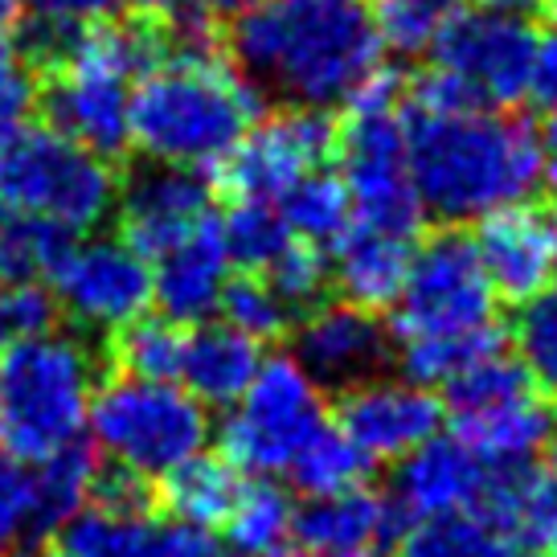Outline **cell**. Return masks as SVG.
<instances>
[{
  "label": "cell",
  "instance_id": "obj_27",
  "mask_svg": "<svg viewBox=\"0 0 557 557\" xmlns=\"http://www.w3.org/2000/svg\"><path fill=\"white\" fill-rule=\"evenodd\" d=\"M238 487H243V471L234 468L226 455L197 451L160 475V500L173 521L213 533V529H222L226 512L234 508Z\"/></svg>",
  "mask_w": 557,
  "mask_h": 557
},
{
  "label": "cell",
  "instance_id": "obj_11",
  "mask_svg": "<svg viewBox=\"0 0 557 557\" xmlns=\"http://www.w3.org/2000/svg\"><path fill=\"white\" fill-rule=\"evenodd\" d=\"M53 304L78 332L111 336L152 308V262L123 238L78 234L46 267Z\"/></svg>",
  "mask_w": 557,
  "mask_h": 557
},
{
  "label": "cell",
  "instance_id": "obj_17",
  "mask_svg": "<svg viewBox=\"0 0 557 557\" xmlns=\"http://www.w3.org/2000/svg\"><path fill=\"white\" fill-rule=\"evenodd\" d=\"M487 475L492 468L463 438L438 431L394 463V480H389L385 496L398 508L401 524L431 521V517H447V512L480 505Z\"/></svg>",
  "mask_w": 557,
  "mask_h": 557
},
{
  "label": "cell",
  "instance_id": "obj_22",
  "mask_svg": "<svg viewBox=\"0 0 557 557\" xmlns=\"http://www.w3.org/2000/svg\"><path fill=\"white\" fill-rule=\"evenodd\" d=\"M410 255H414V238L348 222L345 234L332 243V283L348 304L385 312V308H394L401 283H406Z\"/></svg>",
  "mask_w": 557,
  "mask_h": 557
},
{
  "label": "cell",
  "instance_id": "obj_50",
  "mask_svg": "<svg viewBox=\"0 0 557 557\" xmlns=\"http://www.w3.org/2000/svg\"><path fill=\"white\" fill-rule=\"evenodd\" d=\"M0 17H4V21L13 17V0H0Z\"/></svg>",
  "mask_w": 557,
  "mask_h": 557
},
{
  "label": "cell",
  "instance_id": "obj_26",
  "mask_svg": "<svg viewBox=\"0 0 557 557\" xmlns=\"http://www.w3.org/2000/svg\"><path fill=\"white\" fill-rule=\"evenodd\" d=\"M398 557H533V545L484 508H463L414 521L401 533Z\"/></svg>",
  "mask_w": 557,
  "mask_h": 557
},
{
  "label": "cell",
  "instance_id": "obj_12",
  "mask_svg": "<svg viewBox=\"0 0 557 557\" xmlns=\"http://www.w3.org/2000/svg\"><path fill=\"white\" fill-rule=\"evenodd\" d=\"M537 34L524 13L500 4H459L443 21L431 50L435 66L455 74L480 107L508 111L529 95Z\"/></svg>",
  "mask_w": 557,
  "mask_h": 557
},
{
  "label": "cell",
  "instance_id": "obj_23",
  "mask_svg": "<svg viewBox=\"0 0 557 557\" xmlns=\"http://www.w3.org/2000/svg\"><path fill=\"white\" fill-rule=\"evenodd\" d=\"M259 361L262 345L255 336L238 332L226 320H201V324H189V332H185V352H181L176 382L185 385L201 406L230 410L243 398Z\"/></svg>",
  "mask_w": 557,
  "mask_h": 557
},
{
  "label": "cell",
  "instance_id": "obj_53",
  "mask_svg": "<svg viewBox=\"0 0 557 557\" xmlns=\"http://www.w3.org/2000/svg\"><path fill=\"white\" fill-rule=\"evenodd\" d=\"M308 557H315V554H308ZM361 557H373V554H361Z\"/></svg>",
  "mask_w": 557,
  "mask_h": 557
},
{
  "label": "cell",
  "instance_id": "obj_38",
  "mask_svg": "<svg viewBox=\"0 0 557 557\" xmlns=\"http://www.w3.org/2000/svg\"><path fill=\"white\" fill-rule=\"evenodd\" d=\"M53 292L41 287L37 278H13V283H0V348L21 345L37 332L53 329Z\"/></svg>",
  "mask_w": 557,
  "mask_h": 557
},
{
  "label": "cell",
  "instance_id": "obj_35",
  "mask_svg": "<svg viewBox=\"0 0 557 557\" xmlns=\"http://www.w3.org/2000/svg\"><path fill=\"white\" fill-rule=\"evenodd\" d=\"M463 0H377L373 17L382 29V41L398 53L431 50L443 21L451 17Z\"/></svg>",
  "mask_w": 557,
  "mask_h": 557
},
{
  "label": "cell",
  "instance_id": "obj_34",
  "mask_svg": "<svg viewBox=\"0 0 557 557\" xmlns=\"http://www.w3.org/2000/svg\"><path fill=\"white\" fill-rule=\"evenodd\" d=\"M218 315L234 324L238 332L246 336H255L259 345H271L278 341L283 332L292 329V304L278 296L275 287H271V278L259 275V271H246L243 278L230 275L226 292H222V304H218Z\"/></svg>",
  "mask_w": 557,
  "mask_h": 557
},
{
  "label": "cell",
  "instance_id": "obj_10",
  "mask_svg": "<svg viewBox=\"0 0 557 557\" xmlns=\"http://www.w3.org/2000/svg\"><path fill=\"white\" fill-rule=\"evenodd\" d=\"M496 287L487 278L475 243L459 230L431 234L410 255V271L394 299V324L398 341L410 336H468L496 324Z\"/></svg>",
  "mask_w": 557,
  "mask_h": 557
},
{
  "label": "cell",
  "instance_id": "obj_9",
  "mask_svg": "<svg viewBox=\"0 0 557 557\" xmlns=\"http://www.w3.org/2000/svg\"><path fill=\"white\" fill-rule=\"evenodd\" d=\"M447 389V414L451 435H459L487 468H512L533 463L549 443V406L541 401L533 377L521 369L517 357L487 352L471 361L459 377L443 385Z\"/></svg>",
  "mask_w": 557,
  "mask_h": 557
},
{
  "label": "cell",
  "instance_id": "obj_43",
  "mask_svg": "<svg viewBox=\"0 0 557 557\" xmlns=\"http://www.w3.org/2000/svg\"><path fill=\"white\" fill-rule=\"evenodd\" d=\"M144 17L152 21H164V25H173V21H185L193 13H209L201 0H132Z\"/></svg>",
  "mask_w": 557,
  "mask_h": 557
},
{
  "label": "cell",
  "instance_id": "obj_37",
  "mask_svg": "<svg viewBox=\"0 0 557 557\" xmlns=\"http://www.w3.org/2000/svg\"><path fill=\"white\" fill-rule=\"evenodd\" d=\"M66 243H70V234H58V230H50V226L0 218V283L46 275V267H50L53 255Z\"/></svg>",
  "mask_w": 557,
  "mask_h": 557
},
{
  "label": "cell",
  "instance_id": "obj_20",
  "mask_svg": "<svg viewBox=\"0 0 557 557\" xmlns=\"http://www.w3.org/2000/svg\"><path fill=\"white\" fill-rule=\"evenodd\" d=\"M152 262H157L152 267V304L160 308V315H169L176 324H201V320L218 315L222 292L234 271L218 218H206L181 243L160 250Z\"/></svg>",
  "mask_w": 557,
  "mask_h": 557
},
{
  "label": "cell",
  "instance_id": "obj_3",
  "mask_svg": "<svg viewBox=\"0 0 557 557\" xmlns=\"http://www.w3.org/2000/svg\"><path fill=\"white\" fill-rule=\"evenodd\" d=\"M259 87L213 46H173L132 90V144L148 160L218 169L259 120Z\"/></svg>",
  "mask_w": 557,
  "mask_h": 557
},
{
  "label": "cell",
  "instance_id": "obj_44",
  "mask_svg": "<svg viewBox=\"0 0 557 557\" xmlns=\"http://www.w3.org/2000/svg\"><path fill=\"white\" fill-rule=\"evenodd\" d=\"M533 554L557 557V500H554V508H549V517L541 521L537 537H533Z\"/></svg>",
  "mask_w": 557,
  "mask_h": 557
},
{
  "label": "cell",
  "instance_id": "obj_40",
  "mask_svg": "<svg viewBox=\"0 0 557 557\" xmlns=\"http://www.w3.org/2000/svg\"><path fill=\"white\" fill-rule=\"evenodd\" d=\"M34 508H29V468L0 447V557H13L34 541Z\"/></svg>",
  "mask_w": 557,
  "mask_h": 557
},
{
  "label": "cell",
  "instance_id": "obj_28",
  "mask_svg": "<svg viewBox=\"0 0 557 557\" xmlns=\"http://www.w3.org/2000/svg\"><path fill=\"white\" fill-rule=\"evenodd\" d=\"M369 471H373V459L336 422H320L308 435V443L296 451L287 475H292L299 496H329V492L366 484Z\"/></svg>",
  "mask_w": 557,
  "mask_h": 557
},
{
  "label": "cell",
  "instance_id": "obj_1",
  "mask_svg": "<svg viewBox=\"0 0 557 557\" xmlns=\"http://www.w3.org/2000/svg\"><path fill=\"white\" fill-rule=\"evenodd\" d=\"M234 62L292 107L348 103L382 70V29L369 0H259L230 34Z\"/></svg>",
  "mask_w": 557,
  "mask_h": 557
},
{
  "label": "cell",
  "instance_id": "obj_41",
  "mask_svg": "<svg viewBox=\"0 0 557 557\" xmlns=\"http://www.w3.org/2000/svg\"><path fill=\"white\" fill-rule=\"evenodd\" d=\"M21 9H29L34 21L46 25H83V21L103 17L115 0H13Z\"/></svg>",
  "mask_w": 557,
  "mask_h": 557
},
{
  "label": "cell",
  "instance_id": "obj_19",
  "mask_svg": "<svg viewBox=\"0 0 557 557\" xmlns=\"http://www.w3.org/2000/svg\"><path fill=\"white\" fill-rule=\"evenodd\" d=\"M66 545L74 557H243L209 529L181 521H157L152 512H107L90 505L66 524Z\"/></svg>",
  "mask_w": 557,
  "mask_h": 557
},
{
  "label": "cell",
  "instance_id": "obj_46",
  "mask_svg": "<svg viewBox=\"0 0 557 557\" xmlns=\"http://www.w3.org/2000/svg\"><path fill=\"white\" fill-rule=\"evenodd\" d=\"M541 185H545L549 197L557 201V127H554V144H549L545 157H541Z\"/></svg>",
  "mask_w": 557,
  "mask_h": 557
},
{
  "label": "cell",
  "instance_id": "obj_2",
  "mask_svg": "<svg viewBox=\"0 0 557 557\" xmlns=\"http://www.w3.org/2000/svg\"><path fill=\"white\" fill-rule=\"evenodd\" d=\"M406 157L426 213L443 222H480L492 209L537 193L545 144L533 123L496 107L410 111Z\"/></svg>",
  "mask_w": 557,
  "mask_h": 557
},
{
  "label": "cell",
  "instance_id": "obj_39",
  "mask_svg": "<svg viewBox=\"0 0 557 557\" xmlns=\"http://www.w3.org/2000/svg\"><path fill=\"white\" fill-rule=\"evenodd\" d=\"M29 111H34V78L21 66L9 21L0 17V152L25 132Z\"/></svg>",
  "mask_w": 557,
  "mask_h": 557
},
{
  "label": "cell",
  "instance_id": "obj_49",
  "mask_svg": "<svg viewBox=\"0 0 557 557\" xmlns=\"http://www.w3.org/2000/svg\"><path fill=\"white\" fill-rule=\"evenodd\" d=\"M37 557H74V554H70L66 545H62V549H46V554H37Z\"/></svg>",
  "mask_w": 557,
  "mask_h": 557
},
{
  "label": "cell",
  "instance_id": "obj_30",
  "mask_svg": "<svg viewBox=\"0 0 557 557\" xmlns=\"http://www.w3.org/2000/svg\"><path fill=\"white\" fill-rule=\"evenodd\" d=\"M218 226L226 238L230 262L238 271H259V275L296 238L275 201H262V197H234L226 218H218Z\"/></svg>",
  "mask_w": 557,
  "mask_h": 557
},
{
  "label": "cell",
  "instance_id": "obj_24",
  "mask_svg": "<svg viewBox=\"0 0 557 557\" xmlns=\"http://www.w3.org/2000/svg\"><path fill=\"white\" fill-rule=\"evenodd\" d=\"M25 468H29V508H34L37 537L53 533V529H66L83 508H90L99 475H103L99 451H90L83 443L41 455Z\"/></svg>",
  "mask_w": 557,
  "mask_h": 557
},
{
  "label": "cell",
  "instance_id": "obj_6",
  "mask_svg": "<svg viewBox=\"0 0 557 557\" xmlns=\"http://www.w3.org/2000/svg\"><path fill=\"white\" fill-rule=\"evenodd\" d=\"M87 431L107 468L160 480L189 455L206 451L213 422L209 406H201L181 382L120 373L95 385Z\"/></svg>",
  "mask_w": 557,
  "mask_h": 557
},
{
  "label": "cell",
  "instance_id": "obj_4",
  "mask_svg": "<svg viewBox=\"0 0 557 557\" xmlns=\"http://www.w3.org/2000/svg\"><path fill=\"white\" fill-rule=\"evenodd\" d=\"M99 385L95 352L78 332L46 329L0 348V447L34 463L87 431Z\"/></svg>",
  "mask_w": 557,
  "mask_h": 557
},
{
  "label": "cell",
  "instance_id": "obj_25",
  "mask_svg": "<svg viewBox=\"0 0 557 557\" xmlns=\"http://www.w3.org/2000/svg\"><path fill=\"white\" fill-rule=\"evenodd\" d=\"M296 496L275 484V475H250L222 521L226 545L243 557H287L296 545Z\"/></svg>",
  "mask_w": 557,
  "mask_h": 557
},
{
  "label": "cell",
  "instance_id": "obj_52",
  "mask_svg": "<svg viewBox=\"0 0 557 557\" xmlns=\"http://www.w3.org/2000/svg\"><path fill=\"white\" fill-rule=\"evenodd\" d=\"M549 9H554V17H557V0H549Z\"/></svg>",
  "mask_w": 557,
  "mask_h": 557
},
{
  "label": "cell",
  "instance_id": "obj_29",
  "mask_svg": "<svg viewBox=\"0 0 557 557\" xmlns=\"http://www.w3.org/2000/svg\"><path fill=\"white\" fill-rule=\"evenodd\" d=\"M278 213L287 218V226L296 238L315 246H332L352 222V206H348V189L341 176H332L329 169H312L304 173L275 201Z\"/></svg>",
  "mask_w": 557,
  "mask_h": 557
},
{
  "label": "cell",
  "instance_id": "obj_54",
  "mask_svg": "<svg viewBox=\"0 0 557 557\" xmlns=\"http://www.w3.org/2000/svg\"><path fill=\"white\" fill-rule=\"evenodd\" d=\"M554 115H557V111H554Z\"/></svg>",
  "mask_w": 557,
  "mask_h": 557
},
{
  "label": "cell",
  "instance_id": "obj_18",
  "mask_svg": "<svg viewBox=\"0 0 557 557\" xmlns=\"http://www.w3.org/2000/svg\"><path fill=\"white\" fill-rule=\"evenodd\" d=\"M475 255L500 299L521 304L554 283V218L529 201H512L475 222Z\"/></svg>",
  "mask_w": 557,
  "mask_h": 557
},
{
  "label": "cell",
  "instance_id": "obj_48",
  "mask_svg": "<svg viewBox=\"0 0 557 557\" xmlns=\"http://www.w3.org/2000/svg\"><path fill=\"white\" fill-rule=\"evenodd\" d=\"M549 459H554V471H557V410H549Z\"/></svg>",
  "mask_w": 557,
  "mask_h": 557
},
{
  "label": "cell",
  "instance_id": "obj_36",
  "mask_svg": "<svg viewBox=\"0 0 557 557\" xmlns=\"http://www.w3.org/2000/svg\"><path fill=\"white\" fill-rule=\"evenodd\" d=\"M262 275L271 278V287H275L278 296L292 304V312L299 315L324 299V292H329V283H332V267H329L324 246L292 238V243L283 246V255H278Z\"/></svg>",
  "mask_w": 557,
  "mask_h": 557
},
{
  "label": "cell",
  "instance_id": "obj_16",
  "mask_svg": "<svg viewBox=\"0 0 557 557\" xmlns=\"http://www.w3.org/2000/svg\"><path fill=\"white\" fill-rule=\"evenodd\" d=\"M115 209H120V238L152 262L160 250H169L206 218H213V197L209 181L197 169L152 160L123 185Z\"/></svg>",
  "mask_w": 557,
  "mask_h": 557
},
{
  "label": "cell",
  "instance_id": "obj_15",
  "mask_svg": "<svg viewBox=\"0 0 557 557\" xmlns=\"http://www.w3.org/2000/svg\"><path fill=\"white\" fill-rule=\"evenodd\" d=\"M296 357L324 389H348L382 373L394 357V332L361 304H312L296 329Z\"/></svg>",
  "mask_w": 557,
  "mask_h": 557
},
{
  "label": "cell",
  "instance_id": "obj_47",
  "mask_svg": "<svg viewBox=\"0 0 557 557\" xmlns=\"http://www.w3.org/2000/svg\"><path fill=\"white\" fill-rule=\"evenodd\" d=\"M487 4H500V9H517V13H529V9H541L549 0H487Z\"/></svg>",
  "mask_w": 557,
  "mask_h": 557
},
{
  "label": "cell",
  "instance_id": "obj_13",
  "mask_svg": "<svg viewBox=\"0 0 557 557\" xmlns=\"http://www.w3.org/2000/svg\"><path fill=\"white\" fill-rule=\"evenodd\" d=\"M336 139L341 127L329 120L324 107H296L287 115L262 120L259 127L250 123L234 152L218 164L222 189L230 197L278 201L304 173L329 169L336 157Z\"/></svg>",
  "mask_w": 557,
  "mask_h": 557
},
{
  "label": "cell",
  "instance_id": "obj_14",
  "mask_svg": "<svg viewBox=\"0 0 557 557\" xmlns=\"http://www.w3.org/2000/svg\"><path fill=\"white\" fill-rule=\"evenodd\" d=\"M447 406L431 385L410 382L406 373L382 377L373 373L366 382L341 389L336 426L345 431L373 463H398L418 443L443 431Z\"/></svg>",
  "mask_w": 557,
  "mask_h": 557
},
{
  "label": "cell",
  "instance_id": "obj_42",
  "mask_svg": "<svg viewBox=\"0 0 557 557\" xmlns=\"http://www.w3.org/2000/svg\"><path fill=\"white\" fill-rule=\"evenodd\" d=\"M529 95L541 107L557 111V25L537 37L533 46V74H529Z\"/></svg>",
  "mask_w": 557,
  "mask_h": 557
},
{
  "label": "cell",
  "instance_id": "obj_32",
  "mask_svg": "<svg viewBox=\"0 0 557 557\" xmlns=\"http://www.w3.org/2000/svg\"><path fill=\"white\" fill-rule=\"evenodd\" d=\"M185 332L189 324H176L169 315H139L120 332H111V352L120 373L136 377H164L176 382L181 373V352H185Z\"/></svg>",
  "mask_w": 557,
  "mask_h": 557
},
{
  "label": "cell",
  "instance_id": "obj_7",
  "mask_svg": "<svg viewBox=\"0 0 557 557\" xmlns=\"http://www.w3.org/2000/svg\"><path fill=\"white\" fill-rule=\"evenodd\" d=\"M398 78L389 70H373L348 95V123L341 127L336 152L345 164V189L352 222L389 230L401 238H418L426 209L418 201L410 157H406V120L398 111Z\"/></svg>",
  "mask_w": 557,
  "mask_h": 557
},
{
  "label": "cell",
  "instance_id": "obj_31",
  "mask_svg": "<svg viewBox=\"0 0 557 557\" xmlns=\"http://www.w3.org/2000/svg\"><path fill=\"white\" fill-rule=\"evenodd\" d=\"M500 348H505L500 324H487V329L468 332V336H410V341H398V366L410 382L435 389V385L459 377L471 361H480L487 352H500Z\"/></svg>",
  "mask_w": 557,
  "mask_h": 557
},
{
  "label": "cell",
  "instance_id": "obj_8",
  "mask_svg": "<svg viewBox=\"0 0 557 557\" xmlns=\"http://www.w3.org/2000/svg\"><path fill=\"white\" fill-rule=\"evenodd\" d=\"M320 422H329L324 385L296 352L262 357L243 398L218 426V447L243 475H287L296 451Z\"/></svg>",
  "mask_w": 557,
  "mask_h": 557
},
{
  "label": "cell",
  "instance_id": "obj_45",
  "mask_svg": "<svg viewBox=\"0 0 557 557\" xmlns=\"http://www.w3.org/2000/svg\"><path fill=\"white\" fill-rule=\"evenodd\" d=\"M201 4L209 9V17H234L238 21L243 13H250L259 0H201Z\"/></svg>",
  "mask_w": 557,
  "mask_h": 557
},
{
  "label": "cell",
  "instance_id": "obj_51",
  "mask_svg": "<svg viewBox=\"0 0 557 557\" xmlns=\"http://www.w3.org/2000/svg\"><path fill=\"white\" fill-rule=\"evenodd\" d=\"M554 275H557V218H554Z\"/></svg>",
  "mask_w": 557,
  "mask_h": 557
},
{
  "label": "cell",
  "instance_id": "obj_5",
  "mask_svg": "<svg viewBox=\"0 0 557 557\" xmlns=\"http://www.w3.org/2000/svg\"><path fill=\"white\" fill-rule=\"evenodd\" d=\"M120 181L107 157L62 136L58 127H25L0 152V218L37 222L58 234H90L115 213Z\"/></svg>",
  "mask_w": 557,
  "mask_h": 557
},
{
  "label": "cell",
  "instance_id": "obj_21",
  "mask_svg": "<svg viewBox=\"0 0 557 557\" xmlns=\"http://www.w3.org/2000/svg\"><path fill=\"white\" fill-rule=\"evenodd\" d=\"M398 524L401 517L389 496L357 484L329 496H308V505L296 512V545L315 557L377 554L385 541H394Z\"/></svg>",
  "mask_w": 557,
  "mask_h": 557
},
{
  "label": "cell",
  "instance_id": "obj_33",
  "mask_svg": "<svg viewBox=\"0 0 557 557\" xmlns=\"http://www.w3.org/2000/svg\"><path fill=\"white\" fill-rule=\"evenodd\" d=\"M512 345L533 385L557 394V283H545L541 292L521 299V312L512 320Z\"/></svg>",
  "mask_w": 557,
  "mask_h": 557
}]
</instances>
